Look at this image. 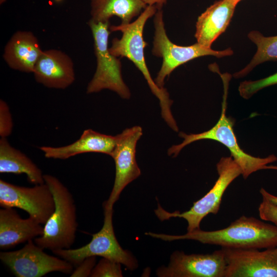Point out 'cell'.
<instances>
[{
    "instance_id": "6da1fadb",
    "label": "cell",
    "mask_w": 277,
    "mask_h": 277,
    "mask_svg": "<svg viewBox=\"0 0 277 277\" xmlns=\"http://www.w3.org/2000/svg\"><path fill=\"white\" fill-rule=\"evenodd\" d=\"M165 241L191 240L205 244L234 249H272L277 247V226L254 217L243 215L228 227L216 230L200 229L182 235L146 233Z\"/></svg>"
},
{
    "instance_id": "7a4b0ae2",
    "label": "cell",
    "mask_w": 277,
    "mask_h": 277,
    "mask_svg": "<svg viewBox=\"0 0 277 277\" xmlns=\"http://www.w3.org/2000/svg\"><path fill=\"white\" fill-rule=\"evenodd\" d=\"M157 10L155 5H147L133 23L110 26V31L122 32L121 38H114L109 48L110 53L118 57H125L132 61L143 74L152 93L159 99L161 115L167 125L174 131L179 130L171 110L173 101L167 90L158 87L152 79L145 62L144 49L147 44L143 38V30L147 21Z\"/></svg>"
},
{
    "instance_id": "3957f363",
    "label": "cell",
    "mask_w": 277,
    "mask_h": 277,
    "mask_svg": "<svg viewBox=\"0 0 277 277\" xmlns=\"http://www.w3.org/2000/svg\"><path fill=\"white\" fill-rule=\"evenodd\" d=\"M44 179L53 195L55 208L44 224L43 234L34 242L43 249L52 251L69 249L74 242L78 226L74 198L55 176L44 174Z\"/></svg>"
},
{
    "instance_id": "277c9868",
    "label": "cell",
    "mask_w": 277,
    "mask_h": 277,
    "mask_svg": "<svg viewBox=\"0 0 277 277\" xmlns=\"http://www.w3.org/2000/svg\"><path fill=\"white\" fill-rule=\"evenodd\" d=\"M229 77L227 75L222 77L224 85V96L222 113L216 124L209 130L200 133L187 134L180 132L179 136L183 138V142L170 147L167 153L169 156L176 157L182 149L192 143L202 140H214L222 144L229 149L231 156L240 167L243 177L246 179L252 173L265 169L268 164L276 161L277 157L274 154L263 158L253 156L241 148L233 130L234 120L226 115L227 86Z\"/></svg>"
},
{
    "instance_id": "5b68a950",
    "label": "cell",
    "mask_w": 277,
    "mask_h": 277,
    "mask_svg": "<svg viewBox=\"0 0 277 277\" xmlns=\"http://www.w3.org/2000/svg\"><path fill=\"white\" fill-rule=\"evenodd\" d=\"M88 24L93 38L96 68L87 86V93L108 89L123 98L129 99L131 93L123 79L121 61L110 53L108 47L110 33L109 22L96 23L90 19Z\"/></svg>"
},
{
    "instance_id": "8992f818",
    "label": "cell",
    "mask_w": 277,
    "mask_h": 277,
    "mask_svg": "<svg viewBox=\"0 0 277 277\" xmlns=\"http://www.w3.org/2000/svg\"><path fill=\"white\" fill-rule=\"evenodd\" d=\"M218 178L212 188L202 198L193 203L186 211L169 212L159 205L154 212L161 221L171 217L185 219L188 224L187 232L200 229L202 220L207 215L218 213L223 195L230 184L242 174L239 165L231 156L222 157L216 164Z\"/></svg>"
},
{
    "instance_id": "52a82bcc",
    "label": "cell",
    "mask_w": 277,
    "mask_h": 277,
    "mask_svg": "<svg viewBox=\"0 0 277 277\" xmlns=\"http://www.w3.org/2000/svg\"><path fill=\"white\" fill-rule=\"evenodd\" d=\"M154 35L152 52L153 55L163 58L162 65L154 80L160 88H164V80L179 66L199 57L212 55L223 57L232 55L231 48L219 51L206 48L197 43L188 46L173 43L168 37L163 21L162 8H157L154 18Z\"/></svg>"
},
{
    "instance_id": "ba28073f",
    "label": "cell",
    "mask_w": 277,
    "mask_h": 277,
    "mask_svg": "<svg viewBox=\"0 0 277 277\" xmlns=\"http://www.w3.org/2000/svg\"><path fill=\"white\" fill-rule=\"evenodd\" d=\"M104 210L103 225L98 232L92 234L89 243L78 248L52 252L73 266H77L88 257L100 256L123 264L132 271L137 267V262L129 251L122 248L116 238L112 223L113 210L104 208Z\"/></svg>"
},
{
    "instance_id": "9c48e42d",
    "label": "cell",
    "mask_w": 277,
    "mask_h": 277,
    "mask_svg": "<svg viewBox=\"0 0 277 277\" xmlns=\"http://www.w3.org/2000/svg\"><path fill=\"white\" fill-rule=\"evenodd\" d=\"M44 250L30 240L21 249L1 252L0 259L17 277H41L54 271L72 272V264L46 253Z\"/></svg>"
},
{
    "instance_id": "30bf717a",
    "label": "cell",
    "mask_w": 277,
    "mask_h": 277,
    "mask_svg": "<svg viewBox=\"0 0 277 277\" xmlns=\"http://www.w3.org/2000/svg\"><path fill=\"white\" fill-rule=\"evenodd\" d=\"M0 205L22 209L42 225L46 223L55 208L53 195L45 183L27 187L3 180H0Z\"/></svg>"
},
{
    "instance_id": "8fae6325",
    "label": "cell",
    "mask_w": 277,
    "mask_h": 277,
    "mask_svg": "<svg viewBox=\"0 0 277 277\" xmlns=\"http://www.w3.org/2000/svg\"><path fill=\"white\" fill-rule=\"evenodd\" d=\"M142 135V127L135 126L116 135V145L111 155L115 162V180L108 199L103 203L104 208L113 209L125 187L140 175L135 153L137 142Z\"/></svg>"
},
{
    "instance_id": "7c38bea8",
    "label": "cell",
    "mask_w": 277,
    "mask_h": 277,
    "mask_svg": "<svg viewBox=\"0 0 277 277\" xmlns=\"http://www.w3.org/2000/svg\"><path fill=\"white\" fill-rule=\"evenodd\" d=\"M226 263L221 249L212 253L187 254L174 251L169 265L161 267L156 275L161 277H224Z\"/></svg>"
},
{
    "instance_id": "4fadbf2b",
    "label": "cell",
    "mask_w": 277,
    "mask_h": 277,
    "mask_svg": "<svg viewBox=\"0 0 277 277\" xmlns=\"http://www.w3.org/2000/svg\"><path fill=\"white\" fill-rule=\"evenodd\" d=\"M221 249L226 263L224 277H277V254L272 249Z\"/></svg>"
},
{
    "instance_id": "5bb4252c",
    "label": "cell",
    "mask_w": 277,
    "mask_h": 277,
    "mask_svg": "<svg viewBox=\"0 0 277 277\" xmlns=\"http://www.w3.org/2000/svg\"><path fill=\"white\" fill-rule=\"evenodd\" d=\"M33 73L37 83L49 88L64 89L75 81L72 60L65 52L56 49L43 51Z\"/></svg>"
},
{
    "instance_id": "9a60e30c",
    "label": "cell",
    "mask_w": 277,
    "mask_h": 277,
    "mask_svg": "<svg viewBox=\"0 0 277 277\" xmlns=\"http://www.w3.org/2000/svg\"><path fill=\"white\" fill-rule=\"evenodd\" d=\"M237 4L233 0H219L207 8L196 23L197 43L204 48H211L213 42L229 25Z\"/></svg>"
},
{
    "instance_id": "2e32d148",
    "label": "cell",
    "mask_w": 277,
    "mask_h": 277,
    "mask_svg": "<svg viewBox=\"0 0 277 277\" xmlns=\"http://www.w3.org/2000/svg\"><path fill=\"white\" fill-rule=\"evenodd\" d=\"M116 137L101 133L92 129L84 130L75 142L64 146H41L39 149L48 159L66 160L89 152L111 155L116 145Z\"/></svg>"
},
{
    "instance_id": "e0dca14e",
    "label": "cell",
    "mask_w": 277,
    "mask_h": 277,
    "mask_svg": "<svg viewBox=\"0 0 277 277\" xmlns=\"http://www.w3.org/2000/svg\"><path fill=\"white\" fill-rule=\"evenodd\" d=\"M44 226L32 218L23 219L12 207L0 209V248L7 249L41 236Z\"/></svg>"
},
{
    "instance_id": "ac0fdd59",
    "label": "cell",
    "mask_w": 277,
    "mask_h": 277,
    "mask_svg": "<svg viewBox=\"0 0 277 277\" xmlns=\"http://www.w3.org/2000/svg\"><path fill=\"white\" fill-rule=\"evenodd\" d=\"M43 51L37 38L31 32L18 31L7 43L3 58L11 69L33 73Z\"/></svg>"
},
{
    "instance_id": "d6986e66",
    "label": "cell",
    "mask_w": 277,
    "mask_h": 277,
    "mask_svg": "<svg viewBox=\"0 0 277 277\" xmlns=\"http://www.w3.org/2000/svg\"><path fill=\"white\" fill-rule=\"evenodd\" d=\"M0 173H24L32 184L45 183L39 168L27 155L13 147L6 137L0 139Z\"/></svg>"
},
{
    "instance_id": "ffe728a7",
    "label": "cell",
    "mask_w": 277,
    "mask_h": 277,
    "mask_svg": "<svg viewBox=\"0 0 277 277\" xmlns=\"http://www.w3.org/2000/svg\"><path fill=\"white\" fill-rule=\"evenodd\" d=\"M147 6L142 0H91L90 19L104 23L116 16L121 19V24H128Z\"/></svg>"
},
{
    "instance_id": "44dd1931",
    "label": "cell",
    "mask_w": 277,
    "mask_h": 277,
    "mask_svg": "<svg viewBox=\"0 0 277 277\" xmlns=\"http://www.w3.org/2000/svg\"><path fill=\"white\" fill-rule=\"evenodd\" d=\"M248 37L257 47V50L250 63L233 77H243L255 66L267 61L277 62V35L265 36L258 31H251Z\"/></svg>"
},
{
    "instance_id": "7402d4cb",
    "label": "cell",
    "mask_w": 277,
    "mask_h": 277,
    "mask_svg": "<svg viewBox=\"0 0 277 277\" xmlns=\"http://www.w3.org/2000/svg\"><path fill=\"white\" fill-rule=\"evenodd\" d=\"M276 84L277 72L260 80L243 81L240 83L238 90L243 98L248 99L259 90Z\"/></svg>"
},
{
    "instance_id": "603a6c76",
    "label": "cell",
    "mask_w": 277,
    "mask_h": 277,
    "mask_svg": "<svg viewBox=\"0 0 277 277\" xmlns=\"http://www.w3.org/2000/svg\"><path fill=\"white\" fill-rule=\"evenodd\" d=\"M121 264L111 260L103 258L94 266L90 276H123Z\"/></svg>"
},
{
    "instance_id": "cb8c5ba5",
    "label": "cell",
    "mask_w": 277,
    "mask_h": 277,
    "mask_svg": "<svg viewBox=\"0 0 277 277\" xmlns=\"http://www.w3.org/2000/svg\"><path fill=\"white\" fill-rule=\"evenodd\" d=\"M13 122L9 107L3 100L0 101V136L7 138L12 133Z\"/></svg>"
},
{
    "instance_id": "d4e9b609",
    "label": "cell",
    "mask_w": 277,
    "mask_h": 277,
    "mask_svg": "<svg viewBox=\"0 0 277 277\" xmlns=\"http://www.w3.org/2000/svg\"><path fill=\"white\" fill-rule=\"evenodd\" d=\"M258 208L259 214L261 220L273 223L277 226V205L265 197Z\"/></svg>"
},
{
    "instance_id": "484cf974",
    "label": "cell",
    "mask_w": 277,
    "mask_h": 277,
    "mask_svg": "<svg viewBox=\"0 0 277 277\" xmlns=\"http://www.w3.org/2000/svg\"><path fill=\"white\" fill-rule=\"evenodd\" d=\"M95 256H90L86 258L71 273V277L90 276L95 265Z\"/></svg>"
},
{
    "instance_id": "4316f807",
    "label": "cell",
    "mask_w": 277,
    "mask_h": 277,
    "mask_svg": "<svg viewBox=\"0 0 277 277\" xmlns=\"http://www.w3.org/2000/svg\"><path fill=\"white\" fill-rule=\"evenodd\" d=\"M260 192L262 196L265 197L277 205V196L268 192L263 188L260 189Z\"/></svg>"
},
{
    "instance_id": "83f0119b",
    "label": "cell",
    "mask_w": 277,
    "mask_h": 277,
    "mask_svg": "<svg viewBox=\"0 0 277 277\" xmlns=\"http://www.w3.org/2000/svg\"><path fill=\"white\" fill-rule=\"evenodd\" d=\"M147 5H155L159 8H162L167 0H142Z\"/></svg>"
},
{
    "instance_id": "f1b7e54d",
    "label": "cell",
    "mask_w": 277,
    "mask_h": 277,
    "mask_svg": "<svg viewBox=\"0 0 277 277\" xmlns=\"http://www.w3.org/2000/svg\"><path fill=\"white\" fill-rule=\"evenodd\" d=\"M266 169H273L277 170V166L274 165H267L266 167Z\"/></svg>"
},
{
    "instance_id": "f546056e",
    "label": "cell",
    "mask_w": 277,
    "mask_h": 277,
    "mask_svg": "<svg viewBox=\"0 0 277 277\" xmlns=\"http://www.w3.org/2000/svg\"><path fill=\"white\" fill-rule=\"evenodd\" d=\"M272 250L275 254H277V247L272 248Z\"/></svg>"
},
{
    "instance_id": "4dcf8cb0",
    "label": "cell",
    "mask_w": 277,
    "mask_h": 277,
    "mask_svg": "<svg viewBox=\"0 0 277 277\" xmlns=\"http://www.w3.org/2000/svg\"><path fill=\"white\" fill-rule=\"evenodd\" d=\"M233 1H235L236 3H237L238 4L242 0H233Z\"/></svg>"
},
{
    "instance_id": "1f68e13d",
    "label": "cell",
    "mask_w": 277,
    "mask_h": 277,
    "mask_svg": "<svg viewBox=\"0 0 277 277\" xmlns=\"http://www.w3.org/2000/svg\"><path fill=\"white\" fill-rule=\"evenodd\" d=\"M57 2H60L61 0H55Z\"/></svg>"
}]
</instances>
